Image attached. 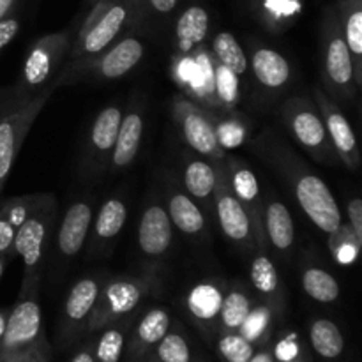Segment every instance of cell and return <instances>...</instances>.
Returning <instances> with one entry per match:
<instances>
[{"label":"cell","instance_id":"cell-1","mask_svg":"<svg viewBox=\"0 0 362 362\" xmlns=\"http://www.w3.org/2000/svg\"><path fill=\"white\" fill-rule=\"evenodd\" d=\"M251 151L267 163L286 186L293 191V198L318 230L331 235L343 225L341 211L334 194L322 177H318L297 152L290 148L272 129L247 140Z\"/></svg>","mask_w":362,"mask_h":362},{"label":"cell","instance_id":"cell-2","mask_svg":"<svg viewBox=\"0 0 362 362\" xmlns=\"http://www.w3.org/2000/svg\"><path fill=\"white\" fill-rule=\"evenodd\" d=\"M53 346L42 320L41 286L20 288L0 341V362H52Z\"/></svg>","mask_w":362,"mask_h":362},{"label":"cell","instance_id":"cell-3","mask_svg":"<svg viewBox=\"0 0 362 362\" xmlns=\"http://www.w3.org/2000/svg\"><path fill=\"white\" fill-rule=\"evenodd\" d=\"M73 41L71 30L53 32L39 37L28 48L14 85L0 88V105H21L45 88L53 87L57 74L69 59Z\"/></svg>","mask_w":362,"mask_h":362},{"label":"cell","instance_id":"cell-4","mask_svg":"<svg viewBox=\"0 0 362 362\" xmlns=\"http://www.w3.org/2000/svg\"><path fill=\"white\" fill-rule=\"evenodd\" d=\"M134 18H136L134 6L129 0H117V2L101 0V4L92 11L90 16L83 21L78 34L74 35L69 59L59 74L78 69L106 48L115 45L119 39L129 34V27L133 25Z\"/></svg>","mask_w":362,"mask_h":362},{"label":"cell","instance_id":"cell-5","mask_svg":"<svg viewBox=\"0 0 362 362\" xmlns=\"http://www.w3.org/2000/svg\"><path fill=\"white\" fill-rule=\"evenodd\" d=\"M159 283L161 276L152 269H145L140 274L108 276L88 322L87 336L95 334L113 322L136 315L144 300L159 288Z\"/></svg>","mask_w":362,"mask_h":362},{"label":"cell","instance_id":"cell-6","mask_svg":"<svg viewBox=\"0 0 362 362\" xmlns=\"http://www.w3.org/2000/svg\"><path fill=\"white\" fill-rule=\"evenodd\" d=\"M57 212V198L52 193H46L41 205L18 228L14 237V257H20L23 262L20 288L41 286L45 260L55 235Z\"/></svg>","mask_w":362,"mask_h":362},{"label":"cell","instance_id":"cell-7","mask_svg":"<svg viewBox=\"0 0 362 362\" xmlns=\"http://www.w3.org/2000/svg\"><path fill=\"white\" fill-rule=\"evenodd\" d=\"M318 52H320L322 88L336 103H352L357 98L359 87L356 83L352 55L336 14L327 16V20L322 23Z\"/></svg>","mask_w":362,"mask_h":362},{"label":"cell","instance_id":"cell-8","mask_svg":"<svg viewBox=\"0 0 362 362\" xmlns=\"http://www.w3.org/2000/svg\"><path fill=\"white\" fill-rule=\"evenodd\" d=\"M147 53V45L141 37L129 32L122 39L99 53L87 64L69 73L59 74L53 81V88L66 87V85L80 83V81H115L136 69L138 64L144 60Z\"/></svg>","mask_w":362,"mask_h":362},{"label":"cell","instance_id":"cell-9","mask_svg":"<svg viewBox=\"0 0 362 362\" xmlns=\"http://www.w3.org/2000/svg\"><path fill=\"white\" fill-rule=\"evenodd\" d=\"M283 126L286 127L290 136L306 151L315 161L324 165H336L338 156L332 148L331 140L325 131L324 119L310 95H292L285 99L279 108Z\"/></svg>","mask_w":362,"mask_h":362},{"label":"cell","instance_id":"cell-10","mask_svg":"<svg viewBox=\"0 0 362 362\" xmlns=\"http://www.w3.org/2000/svg\"><path fill=\"white\" fill-rule=\"evenodd\" d=\"M53 92L55 88L48 87L21 105H0V193L9 180L14 161L23 147L32 124L49 101Z\"/></svg>","mask_w":362,"mask_h":362},{"label":"cell","instance_id":"cell-11","mask_svg":"<svg viewBox=\"0 0 362 362\" xmlns=\"http://www.w3.org/2000/svg\"><path fill=\"white\" fill-rule=\"evenodd\" d=\"M106 278L108 276L103 272L85 274L78 278L67 290L62 310H60L59 331H57V343L60 349H67L87 336L88 322L94 313L99 292Z\"/></svg>","mask_w":362,"mask_h":362},{"label":"cell","instance_id":"cell-12","mask_svg":"<svg viewBox=\"0 0 362 362\" xmlns=\"http://www.w3.org/2000/svg\"><path fill=\"white\" fill-rule=\"evenodd\" d=\"M172 115L180 136L194 154L212 163H221L228 152L219 145L214 122L205 106L186 94H177L172 101Z\"/></svg>","mask_w":362,"mask_h":362},{"label":"cell","instance_id":"cell-13","mask_svg":"<svg viewBox=\"0 0 362 362\" xmlns=\"http://www.w3.org/2000/svg\"><path fill=\"white\" fill-rule=\"evenodd\" d=\"M175 228L168 218L159 194H151L141 209L136 228V244L141 257L147 260V269L158 271L172 251Z\"/></svg>","mask_w":362,"mask_h":362},{"label":"cell","instance_id":"cell-14","mask_svg":"<svg viewBox=\"0 0 362 362\" xmlns=\"http://www.w3.org/2000/svg\"><path fill=\"white\" fill-rule=\"evenodd\" d=\"M216 170H218V180H216L214 200H212V218L216 219L228 243H232L243 253L253 255L257 251V243H255L250 216L230 189L223 161L216 163Z\"/></svg>","mask_w":362,"mask_h":362},{"label":"cell","instance_id":"cell-15","mask_svg":"<svg viewBox=\"0 0 362 362\" xmlns=\"http://www.w3.org/2000/svg\"><path fill=\"white\" fill-rule=\"evenodd\" d=\"M120 120H122V108L115 103L105 106L95 115L80 159V175L85 180H98L99 177L108 173L110 158L115 147Z\"/></svg>","mask_w":362,"mask_h":362},{"label":"cell","instance_id":"cell-16","mask_svg":"<svg viewBox=\"0 0 362 362\" xmlns=\"http://www.w3.org/2000/svg\"><path fill=\"white\" fill-rule=\"evenodd\" d=\"M94 200L78 198L67 207L66 214L57 223L53 235V267L62 272L71 262L83 253L92 218H94Z\"/></svg>","mask_w":362,"mask_h":362},{"label":"cell","instance_id":"cell-17","mask_svg":"<svg viewBox=\"0 0 362 362\" xmlns=\"http://www.w3.org/2000/svg\"><path fill=\"white\" fill-rule=\"evenodd\" d=\"M223 165H225L230 189L250 216L257 251H269L264 233V194L260 191L257 175L244 159L232 154L225 156Z\"/></svg>","mask_w":362,"mask_h":362},{"label":"cell","instance_id":"cell-18","mask_svg":"<svg viewBox=\"0 0 362 362\" xmlns=\"http://www.w3.org/2000/svg\"><path fill=\"white\" fill-rule=\"evenodd\" d=\"M159 197L168 212L173 228L197 244H204L211 239V218L184 191L180 180L166 177L163 182V194Z\"/></svg>","mask_w":362,"mask_h":362},{"label":"cell","instance_id":"cell-19","mask_svg":"<svg viewBox=\"0 0 362 362\" xmlns=\"http://www.w3.org/2000/svg\"><path fill=\"white\" fill-rule=\"evenodd\" d=\"M313 101L317 105L318 112H320L322 119H324L325 131L331 140L332 148H334L338 161L349 170L356 172L361 166V151L359 144H357V136L354 133V127L350 120L346 119L343 110L339 108V103H336L324 88L313 87Z\"/></svg>","mask_w":362,"mask_h":362},{"label":"cell","instance_id":"cell-20","mask_svg":"<svg viewBox=\"0 0 362 362\" xmlns=\"http://www.w3.org/2000/svg\"><path fill=\"white\" fill-rule=\"evenodd\" d=\"M170 327H172V315L166 306L152 304L145 310L140 308L127 332L124 359L127 362H138L151 356Z\"/></svg>","mask_w":362,"mask_h":362},{"label":"cell","instance_id":"cell-21","mask_svg":"<svg viewBox=\"0 0 362 362\" xmlns=\"http://www.w3.org/2000/svg\"><path fill=\"white\" fill-rule=\"evenodd\" d=\"M225 290V279L205 278L193 283L184 293V310L187 317L209 339H214V336L218 334V318Z\"/></svg>","mask_w":362,"mask_h":362},{"label":"cell","instance_id":"cell-22","mask_svg":"<svg viewBox=\"0 0 362 362\" xmlns=\"http://www.w3.org/2000/svg\"><path fill=\"white\" fill-rule=\"evenodd\" d=\"M145 112H147L145 99L136 94L131 98L127 108L122 110V120L108 165L110 175H117L129 168L140 154L145 134Z\"/></svg>","mask_w":362,"mask_h":362},{"label":"cell","instance_id":"cell-23","mask_svg":"<svg viewBox=\"0 0 362 362\" xmlns=\"http://www.w3.org/2000/svg\"><path fill=\"white\" fill-rule=\"evenodd\" d=\"M127 221V202L120 194L108 197L92 218L90 232L83 251L87 258H101L112 253L120 232Z\"/></svg>","mask_w":362,"mask_h":362},{"label":"cell","instance_id":"cell-24","mask_svg":"<svg viewBox=\"0 0 362 362\" xmlns=\"http://www.w3.org/2000/svg\"><path fill=\"white\" fill-rule=\"evenodd\" d=\"M250 73L260 92L278 98L292 83V64L279 49L265 45L251 46Z\"/></svg>","mask_w":362,"mask_h":362},{"label":"cell","instance_id":"cell-25","mask_svg":"<svg viewBox=\"0 0 362 362\" xmlns=\"http://www.w3.org/2000/svg\"><path fill=\"white\" fill-rule=\"evenodd\" d=\"M264 233L269 253L290 264L297 244L296 223L288 207L272 193L264 197Z\"/></svg>","mask_w":362,"mask_h":362},{"label":"cell","instance_id":"cell-26","mask_svg":"<svg viewBox=\"0 0 362 362\" xmlns=\"http://www.w3.org/2000/svg\"><path fill=\"white\" fill-rule=\"evenodd\" d=\"M211 16L202 6H189L177 18L173 28V60H191L207 46Z\"/></svg>","mask_w":362,"mask_h":362},{"label":"cell","instance_id":"cell-27","mask_svg":"<svg viewBox=\"0 0 362 362\" xmlns=\"http://www.w3.org/2000/svg\"><path fill=\"white\" fill-rule=\"evenodd\" d=\"M251 257L253 258L250 267V286L255 297L271 306L278 317H283L286 310V286L278 265L274 264L269 251H255Z\"/></svg>","mask_w":362,"mask_h":362},{"label":"cell","instance_id":"cell-28","mask_svg":"<svg viewBox=\"0 0 362 362\" xmlns=\"http://www.w3.org/2000/svg\"><path fill=\"white\" fill-rule=\"evenodd\" d=\"M218 170L216 163L202 158L198 154H186L182 161L180 184L184 191L204 209L205 214L212 219V200H214Z\"/></svg>","mask_w":362,"mask_h":362},{"label":"cell","instance_id":"cell-29","mask_svg":"<svg viewBox=\"0 0 362 362\" xmlns=\"http://www.w3.org/2000/svg\"><path fill=\"white\" fill-rule=\"evenodd\" d=\"M255 303H257V297L246 281L235 279L232 283H226L221 311H219L218 318V332L239 331Z\"/></svg>","mask_w":362,"mask_h":362},{"label":"cell","instance_id":"cell-30","mask_svg":"<svg viewBox=\"0 0 362 362\" xmlns=\"http://www.w3.org/2000/svg\"><path fill=\"white\" fill-rule=\"evenodd\" d=\"M300 285H303L304 293L315 303L320 304H334L339 300L341 288L331 272L322 264L311 260H304L300 265Z\"/></svg>","mask_w":362,"mask_h":362},{"label":"cell","instance_id":"cell-31","mask_svg":"<svg viewBox=\"0 0 362 362\" xmlns=\"http://www.w3.org/2000/svg\"><path fill=\"white\" fill-rule=\"evenodd\" d=\"M209 52H211V57L214 62L226 67L240 83H246L247 76H250V64H247L246 52H244L239 39L232 32H218L212 37Z\"/></svg>","mask_w":362,"mask_h":362},{"label":"cell","instance_id":"cell-32","mask_svg":"<svg viewBox=\"0 0 362 362\" xmlns=\"http://www.w3.org/2000/svg\"><path fill=\"white\" fill-rule=\"evenodd\" d=\"M343 11L338 16L343 37L354 60L356 83L362 88V7L361 0H341Z\"/></svg>","mask_w":362,"mask_h":362},{"label":"cell","instance_id":"cell-33","mask_svg":"<svg viewBox=\"0 0 362 362\" xmlns=\"http://www.w3.org/2000/svg\"><path fill=\"white\" fill-rule=\"evenodd\" d=\"M209 110V108H207ZM214 122L216 136H218L219 145L225 148L226 152L230 148H235L243 145L251 138V122L244 119L237 110H225V108H214L209 110Z\"/></svg>","mask_w":362,"mask_h":362},{"label":"cell","instance_id":"cell-34","mask_svg":"<svg viewBox=\"0 0 362 362\" xmlns=\"http://www.w3.org/2000/svg\"><path fill=\"white\" fill-rule=\"evenodd\" d=\"M310 343L317 356L336 361L345 352V338L336 322L329 318H313L310 324Z\"/></svg>","mask_w":362,"mask_h":362},{"label":"cell","instance_id":"cell-35","mask_svg":"<svg viewBox=\"0 0 362 362\" xmlns=\"http://www.w3.org/2000/svg\"><path fill=\"white\" fill-rule=\"evenodd\" d=\"M133 317L113 322L101 331L95 332L98 339L94 341V362H120L124 359L127 332H129Z\"/></svg>","mask_w":362,"mask_h":362},{"label":"cell","instance_id":"cell-36","mask_svg":"<svg viewBox=\"0 0 362 362\" xmlns=\"http://www.w3.org/2000/svg\"><path fill=\"white\" fill-rule=\"evenodd\" d=\"M278 318V313L271 306H267V304L257 299L255 306L251 308L250 315H247L246 320L239 327V332L247 341L253 343L257 349H260V346L271 343L272 332H274Z\"/></svg>","mask_w":362,"mask_h":362},{"label":"cell","instance_id":"cell-37","mask_svg":"<svg viewBox=\"0 0 362 362\" xmlns=\"http://www.w3.org/2000/svg\"><path fill=\"white\" fill-rule=\"evenodd\" d=\"M148 357L156 362H194L189 339L179 327H170Z\"/></svg>","mask_w":362,"mask_h":362},{"label":"cell","instance_id":"cell-38","mask_svg":"<svg viewBox=\"0 0 362 362\" xmlns=\"http://www.w3.org/2000/svg\"><path fill=\"white\" fill-rule=\"evenodd\" d=\"M216 354L223 362H250L257 346L247 341L239 331L218 332L214 336Z\"/></svg>","mask_w":362,"mask_h":362},{"label":"cell","instance_id":"cell-39","mask_svg":"<svg viewBox=\"0 0 362 362\" xmlns=\"http://www.w3.org/2000/svg\"><path fill=\"white\" fill-rule=\"evenodd\" d=\"M329 251H331L332 260L338 265H352L359 258V251L362 246V240L354 235L352 228L343 223L334 233L329 235L327 240Z\"/></svg>","mask_w":362,"mask_h":362},{"label":"cell","instance_id":"cell-40","mask_svg":"<svg viewBox=\"0 0 362 362\" xmlns=\"http://www.w3.org/2000/svg\"><path fill=\"white\" fill-rule=\"evenodd\" d=\"M272 352H274L276 362H313L296 332H288V334L283 336L272 346Z\"/></svg>","mask_w":362,"mask_h":362},{"label":"cell","instance_id":"cell-41","mask_svg":"<svg viewBox=\"0 0 362 362\" xmlns=\"http://www.w3.org/2000/svg\"><path fill=\"white\" fill-rule=\"evenodd\" d=\"M18 228L0 212V257L13 260L14 258V237Z\"/></svg>","mask_w":362,"mask_h":362},{"label":"cell","instance_id":"cell-42","mask_svg":"<svg viewBox=\"0 0 362 362\" xmlns=\"http://www.w3.org/2000/svg\"><path fill=\"white\" fill-rule=\"evenodd\" d=\"M346 218H349L346 225L352 228L354 235L362 240V200L359 197H354L346 202Z\"/></svg>","mask_w":362,"mask_h":362},{"label":"cell","instance_id":"cell-43","mask_svg":"<svg viewBox=\"0 0 362 362\" xmlns=\"http://www.w3.org/2000/svg\"><path fill=\"white\" fill-rule=\"evenodd\" d=\"M20 20L16 16H11V14L0 20V53L13 42V39L20 32Z\"/></svg>","mask_w":362,"mask_h":362},{"label":"cell","instance_id":"cell-44","mask_svg":"<svg viewBox=\"0 0 362 362\" xmlns=\"http://www.w3.org/2000/svg\"><path fill=\"white\" fill-rule=\"evenodd\" d=\"M148 7L154 11L156 14H161V16H166V14L173 13L179 6V0H147Z\"/></svg>","mask_w":362,"mask_h":362},{"label":"cell","instance_id":"cell-45","mask_svg":"<svg viewBox=\"0 0 362 362\" xmlns=\"http://www.w3.org/2000/svg\"><path fill=\"white\" fill-rule=\"evenodd\" d=\"M250 362H276V357H274V352H272L271 343H269V345L260 346V349H257V352L253 354V357H251Z\"/></svg>","mask_w":362,"mask_h":362},{"label":"cell","instance_id":"cell-46","mask_svg":"<svg viewBox=\"0 0 362 362\" xmlns=\"http://www.w3.org/2000/svg\"><path fill=\"white\" fill-rule=\"evenodd\" d=\"M69 362H94V343H87L80 350H76Z\"/></svg>","mask_w":362,"mask_h":362},{"label":"cell","instance_id":"cell-47","mask_svg":"<svg viewBox=\"0 0 362 362\" xmlns=\"http://www.w3.org/2000/svg\"><path fill=\"white\" fill-rule=\"evenodd\" d=\"M16 0H0V20L6 16H9L11 11H13Z\"/></svg>","mask_w":362,"mask_h":362},{"label":"cell","instance_id":"cell-48","mask_svg":"<svg viewBox=\"0 0 362 362\" xmlns=\"http://www.w3.org/2000/svg\"><path fill=\"white\" fill-rule=\"evenodd\" d=\"M7 318H9V310H0V341H2V336L6 332Z\"/></svg>","mask_w":362,"mask_h":362},{"label":"cell","instance_id":"cell-49","mask_svg":"<svg viewBox=\"0 0 362 362\" xmlns=\"http://www.w3.org/2000/svg\"><path fill=\"white\" fill-rule=\"evenodd\" d=\"M7 264H9V260H7V258H2V257H0V279H2L4 272H6Z\"/></svg>","mask_w":362,"mask_h":362},{"label":"cell","instance_id":"cell-50","mask_svg":"<svg viewBox=\"0 0 362 362\" xmlns=\"http://www.w3.org/2000/svg\"><path fill=\"white\" fill-rule=\"evenodd\" d=\"M138 362H156V361L151 359V357H145V359H141V361H138Z\"/></svg>","mask_w":362,"mask_h":362}]
</instances>
